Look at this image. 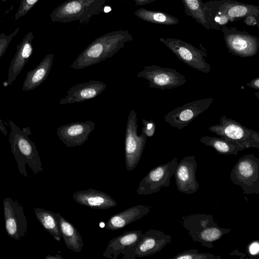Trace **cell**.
I'll return each mask as SVG.
<instances>
[{
  "instance_id": "obj_6",
  "label": "cell",
  "mask_w": 259,
  "mask_h": 259,
  "mask_svg": "<svg viewBox=\"0 0 259 259\" xmlns=\"http://www.w3.org/2000/svg\"><path fill=\"white\" fill-rule=\"evenodd\" d=\"M208 130L243 150L259 149V133L225 115L221 117L219 123L209 126Z\"/></svg>"
},
{
  "instance_id": "obj_35",
  "label": "cell",
  "mask_w": 259,
  "mask_h": 259,
  "mask_svg": "<svg viewBox=\"0 0 259 259\" xmlns=\"http://www.w3.org/2000/svg\"><path fill=\"white\" fill-rule=\"evenodd\" d=\"M246 85L255 90H259V77L252 79Z\"/></svg>"
},
{
  "instance_id": "obj_26",
  "label": "cell",
  "mask_w": 259,
  "mask_h": 259,
  "mask_svg": "<svg viewBox=\"0 0 259 259\" xmlns=\"http://www.w3.org/2000/svg\"><path fill=\"white\" fill-rule=\"evenodd\" d=\"M199 141L205 145L214 149L218 154L225 155H237L238 152L243 149L222 137L202 136Z\"/></svg>"
},
{
  "instance_id": "obj_37",
  "label": "cell",
  "mask_w": 259,
  "mask_h": 259,
  "mask_svg": "<svg viewBox=\"0 0 259 259\" xmlns=\"http://www.w3.org/2000/svg\"><path fill=\"white\" fill-rule=\"evenodd\" d=\"M0 131L5 135L7 136L8 132L2 120L0 118Z\"/></svg>"
},
{
  "instance_id": "obj_12",
  "label": "cell",
  "mask_w": 259,
  "mask_h": 259,
  "mask_svg": "<svg viewBox=\"0 0 259 259\" xmlns=\"http://www.w3.org/2000/svg\"><path fill=\"white\" fill-rule=\"evenodd\" d=\"M178 163L177 158L174 157L170 161L152 169L140 182L137 193L149 195L159 192L162 187H168Z\"/></svg>"
},
{
  "instance_id": "obj_10",
  "label": "cell",
  "mask_w": 259,
  "mask_h": 259,
  "mask_svg": "<svg viewBox=\"0 0 259 259\" xmlns=\"http://www.w3.org/2000/svg\"><path fill=\"white\" fill-rule=\"evenodd\" d=\"M220 30L229 53L244 58L252 57L257 53L259 39L257 36L235 27L225 26Z\"/></svg>"
},
{
  "instance_id": "obj_2",
  "label": "cell",
  "mask_w": 259,
  "mask_h": 259,
  "mask_svg": "<svg viewBox=\"0 0 259 259\" xmlns=\"http://www.w3.org/2000/svg\"><path fill=\"white\" fill-rule=\"evenodd\" d=\"M9 142L20 174L25 178L29 177L26 165L34 174L41 172L44 169L36 146L29 138L31 134L30 127H23L21 130L12 120H9Z\"/></svg>"
},
{
  "instance_id": "obj_13",
  "label": "cell",
  "mask_w": 259,
  "mask_h": 259,
  "mask_svg": "<svg viewBox=\"0 0 259 259\" xmlns=\"http://www.w3.org/2000/svg\"><path fill=\"white\" fill-rule=\"evenodd\" d=\"M4 224L11 238L20 240L27 232V221L24 208L17 200L6 197L3 200Z\"/></svg>"
},
{
  "instance_id": "obj_32",
  "label": "cell",
  "mask_w": 259,
  "mask_h": 259,
  "mask_svg": "<svg viewBox=\"0 0 259 259\" xmlns=\"http://www.w3.org/2000/svg\"><path fill=\"white\" fill-rule=\"evenodd\" d=\"M143 126L142 129V133L145 134L147 137H152L155 133L156 124L152 119L146 120L142 119Z\"/></svg>"
},
{
  "instance_id": "obj_3",
  "label": "cell",
  "mask_w": 259,
  "mask_h": 259,
  "mask_svg": "<svg viewBox=\"0 0 259 259\" xmlns=\"http://www.w3.org/2000/svg\"><path fill=\"white\" fill-rule=\"evenodd\" d=\"M205 17L210 29H219L229 23L259 15V7L233 0H210L204 3Z\"/></svg>"
},
{
  "instance_id": "obj_9",
  "label": "cell",
  "mask_w": 259,
  "mask_h": 259,
  "mask_svg": "<svg viewBox=\"0 0 259 259\" xmlns=\"http://www.w3.org/2000/svg\"><path fill=\"white\" fill-rule=\"evenodd\" d=\"M136 112L131 110L127 117L125 136V161L127 170L134 169L138 164L147 140L146 135H137Z\"/></svg>"
},
{
  "instance_id": "obj_15",
  "label": "cell",
  "mask_w": 259,
  "mask_h": 259,
  "mask_svg": "<svg viewBox=\"0 0 259 259\" xmlns=\"http://www.w3.org/2000/svg\"><path fill=\"white\" fill-rule=\"evenodd\" d=\"M141 230L126 231L110 240L103 256L111 259H116L122 254V259H135L137 246L143 236Z\"/></svg>"
},
{
  "instance_id": "obj_23",
  "label": "cell",
  "mask_w": 259,
  "mask_h": 259,
  "mask_svg": "<svg viewBox=\"0 0 259 259\" xmlns=\"http://www.w3.org/2000/svg\"><path fill=\"white\" fill-rule=\"evenodd\" d=\"M54 55H47L38 65L28 71L23 83L22 91H30L38 87L48 76L53 63Z\"/></svg>"
},
{
  "instance_id": "obj_34",
  "label": "cell",
  "mask_w": 259,
  "mask_h": 259,
  "mask_svg": "<svg viewBox=\"0 0 259 259\" xmlns=\"http://www.w3.org/2000/svg\"><path fill=\"white\" fill-rule=\"evenodd\" d=\"M258 16L259 15H249L243 19V22L248 26L257 25Z\"/></svg>"
},
{
  "instance_id": "obj_8",
  "label": "cell",
  "mask_w": 259,
  "mask_h": 259,
  "mask_svg": "<svg viewBox=\"0 0 259 259\" xmlns=\"http://www.w3.org/2000/svg\"><path fill=\"white\" fill-rule=\"evenodd\" d=\"M159 40L178 59L190 67L205 73L211 71L210 65L204 58L207 54L202 50L179 39L162 37Z\"/></svg>"
},
{
  "instance_id": "obj_22",
  "label": "cell",
  "mask_w": 259,
  "mask_h": 259,
  "mask_svg": "<svg viewBox=\"0 0 259 259\" xmlns=\"http://www.w3.org/2000/svg\"><path fill=\"white\" fill-rule=\"evenodd\" d=\"M151 207L147 205H137L129 207L112 215L104 228L109 230H118L147 214Z\"/></svg>"
},
{
  "instance_id": "obj_17",
  "label": "cell",
  "mask_w": 259,
  "mask_h": 259,
  "mask_svg": "<svg viewBox=\"0 0 259 259\" xmlns=\"http://www.w3.org/2000/svg\"><path fill=\"white\" fill-rule=\"evenodd\" d=\"M95 123L91 120L74 122L59 126L57 135L67 147L80 146L95 130Z\"/></svg>"
},
{
  "instance_id": "obj_1",
  "label": "cell",
  "mask_w": 259,
  "mask_h": 259,
  "mask_svg": "<svg viewBox=\"0 0 259 259\" xmlns=\"http://www.w3.org/2000/svg\"><path fill=\"white\" fill-rule=\"evenodd\" d=\"M128 30H120L107 33L96 38L76 58L71 65L81 69L99 63L112 57L125 44L133 40Z\"/></svg>"
},
{
  "instance_id": "obj_31",
  "label": "cell",
  "mask_w": 259,
  "mask_h": 259,
  "mask_svg": "<svg viewBox=\"0 0 259 259\" xmlns=\"http://www.w3.org/2000/svg\"><path fill=\"white\" fill-rule=\"evenodd\" d=\"M19 30V28H17L13 32L8 35L4 33H0V59L5 53L13 38L16 35Z\"/></svg>"
},
{
  "instance_id": "obj_18",
  "label": "cell",
  "mask_w": 259,
  "mask_h": 259,
  "mask_svg": "<svg viewBox=\"0 0 259 259\" xmlns=\"http://www.w3.org/2000/svg\"><path fill=\"white\" fill-rule=\"evenodd\" d=\"M106 87L104 82L95 80L77 83L70 88L65 97L61 99L59 104L79 103L93 99L99 95Z\"/></svg>"
},
{
  "instance_id": "obj_7",
  "label": "cell",
  "mask_w": 259,
  "mask_h": 259,
  "mask_svg": "<svg viewBox=\"0 0 259 259\" xmlns=\"http://www.w3.org/2000/svg\"><path fill=\"white\" fill-rule=\"evenodd\" d=\"M232 183L240 186L244 194H259V159L254 154L240 157L230 176Z\"/></svg>"
},
{
  "instance_id": "obj_16",
  "label": "cell",
  "mask_w": 259,
  "mask_h": 259,
  "mask_svg": "<svg viewBox=\"0 0 259 259\" xmlns=\"http://www.w3.org/2000/svg\"><path fill=\"white\" fill-rule=\"evenodd\" d=\"M197 166L195 156H187L178 163L174 175L178 190L187 194H192L199 188L196 179Z\"/></svg>"
},
{
  "instance_id": "obj_38",
  "label": "cell",
  "mask_w": 259,
  "mask_h": 259,
  "mask_svg": "<svg viewBox=\"0 0 259 259\" xmlns=\"http://www.w3.org/2000/svg\"><path fill=\"white\" fill-rule=\"evenodd\" d=\"M45 259H63V257L60 254L55 255H48L45 257Z\"/></svg>"
},
{
  "instance_id": "obj_21",
  "label": "cell",
  "mask_w": 259,
  "mask_h": 259,
  "mask_svg": "<svg viewBox=\"0 0 259 259\" xmlns=\"http://www.w3.org/2000/svg\"><path fill=\"white\" fill-rule=\"evenodd\" d=\"M72 196L76 203L93 209H107L117 204L106 193L94 189L78 191Z\"/></svg>"
},
{
  "instance_id": "obj_27",
  "label": "cell",
  "mask_w": 259,
  "mask_h": 259,
  "mask_svg": "<svg viewBox=\"0 0 259 259\" xmlns=\"http://www.w3.org/2000/svg\"><path fill=\"white\" fill-rule=\"evenodd\" d=\"M135 15L142 20L157 24L175 25L179 23L175 16L167 13L140 8L135 11Z\"/></svg>"
},
{
  "instance_id": "obj_36",
  "label": "cell",
  "mask_w": 259,
  "mask_h": 259,
  "mask_svg": "<svg viewBox=\"0 0 259 259\" xmlns=\"http://www.w3.org/2000/svg\"><path fill=\"white\" fill-rule=\"evenodd\" d=\"M135 2L136 5L140 6L149 4L156 0H133Z\"/></svg>"
},
{
  "instance_id": "obj_5",
  "label": "cell",
  "mask_w": 259,
  "mask_h": 259,
  "mask_svg": "<svg viewBox=\"0 0 259 259\" xmlns=\"http://www.w3.org/2000/svg\"><path fill=\"white\" fill-rule=\"evenodd\" d=\"M108 0H67L55 8L50 15L53 22L78 21L84 24L104 10Z\"/></svg>"
},
{
  "instance_id": "obj_33",
  "label": "cell",
  "mask_w": 259,
  "mask_h": 259,
  "mask_svg": "<svg viewBox=\"0 0 259 259\" xmlns=\"http://www.w3.org/2000/svg\"><path fill=\"white\" fill-rule=\"evenodd\" d=\"M246 251L249 258H258L259 255V242L258 240L253 241L246 247Z\"/></svg>"
},
{
  "instance_id": "obj_30",
  "label": "cell",
  "mask_w": 259,
  "mask_h": 259,
  "mask_svg": "<svg viewBox=\"0 0 259 259\" xmlns=\"http://www.w3.org/2000/svg\"><path fill=\"white\" fill-rule=\"evenodd\" d=\"M38 1V0H20L19 6L15 15V19L18 20L25 16Z\"/></svg>"
},
{
  "instance_id": "obj_29",
  "label": "cell",
  "mask_w": 259,
  "mask_h": 259,
  "mask_svg": "<svg viewBox=\"0 0 259 259\" xmlns=\"http://www.w3.org/2000/svg\"><path fill=\"white\" fill-rule=\"evenodd\" d=\"M172 259H221L220 255L208 253H199L197 249H189L171 257Z\"/></svg>"
},
{
  "instance_id": "obj_24",
  "label": "cell",
  "mask_w": 259,
  "mask_h": 259,
  "mask_svg": "<svg viewBox=\"0 0 259 259\" xmlns=\"http://www.w3.org/2000/svg\"><path fill=\"white\" fill-rule=\"evenodd\" d=\"M60 231L67 248L79 252L83 246L82 237L75 227L59 213H55Z\"/></svg>"
},
{
  "instance_id": "obj_28",
  "label": "cell",
  "mask_w": 259,
  "mask_h": 259,
  "mask_svg": "<svg viewBox=\"0 0 259 259\" xmlns=\"http://www.w3.org/2000/svg\"><path fill=\"white\" fill-rule=\"evenodd\" d=\"M187 15L206 29H210L205 17L206 7L202 0H182Z\"/></svg>"
},
{
  "instance_id": "obj_19",
  "label": "cell",
  "mask_w": 259,
  "mask_h": 259,
  "mask_svg": "<svg viewBox=\"0 0 259 259\" xmlns=\"http://www.w3.org/2000/svg\"><path fill=\"white\" fill-rule=\"evenodd\" d=\"M171 241L170 235L154 229L146 231L139 242L135 251L136 256L143 257L154 254L161 250Z\"/></svg>"
},
{
  "instance_id": "obj_20",
  "label": "cell",
  "mask_w": 259,
  "mask_h": 259,
  "mask_svg": "<svg viewBox=\"0 0 259 259\" xmlns=\"http://www.w3.org/2000/svg\"><path fill=\"white\" fill-rule=\"evenodd\" d=\"M32 31L28 32L17 46V51L9 66L7 83L11 85L22 70L33 53Z\"/></svg>"
},
{
  "instance_id": "obj_4",
  "label": "cell",
  "mask_w": 259,
  "mask_h": 259,
  "mask_svg": "<svg viewBox=\"0 0 259 259\" xmlns=\"http://www.w3.org/2000/svg\"><path fill=\"white\" fill-rule=\"evenodd\" d=\"M182 224L194 241L208 248H212L213 242L231 231L230 229L220 227L212 215L205 213L183 216Z\"/></svg>"
},
{
  "instance_id": "obj_39",
  "label": "cell",
  "mask_w": 259,
  "mask_h": 259,
  "mask_svg": "<svg viewBox=\"0 0 259 259\" xmlns=\"http://www.w3.org/2000/svg\"><path fill=\"white\" fill-rule=\"evenodd\" d=\"M0 156H1V154H0Z\"/></svg>"
},
{
  "instance_id": "obj_25",
  "label": "cell",
  "mask_w": 259,
  "mask_h": 259,
  "mask_svg": "<svg viewBox=\"0 0 259 259\" xmlns=\"http://www.w3.org/2000/svg\"><path fill=\"white\" fill-rule=\"evenodd\" d=\"M35 215L44 229L56 241H60L62 236L55 213L42 208H34Z\"/></svg>"
},
{
  "instance_id": "obj_11",
  "label": "cell",
  "mask_w": 259,
  "mask_h": 259,
  "mask_svg": "<svg viewBox=\"0 0 259 259\" xmlns=\"http://www.w3.org/2000/svg\"><path fill=\"white\" fill-rule=\"evenodd\" d=\"M137 76L148 81L150 88L162 90L172 89L187 82L185 77L177 70L155 65L145 66Z\"/></svg>"
},
{
  "instance_id": "obj_14",
  "label": "cell",
  "mask_w": 259,
  "mask_h": 259,
  "mask_svg": "<svg viewBox=\"0 0 259 259\" xmlns=\"http://www.w3.org/2000/svg\"><path fill=\"white\" fill-rule=\"evenodd\" d=\"M213 101L212 98L199 99L178 107L164 117V120L171 126L181 130L207 109Z\"/></svg>"
}]
</instances>
